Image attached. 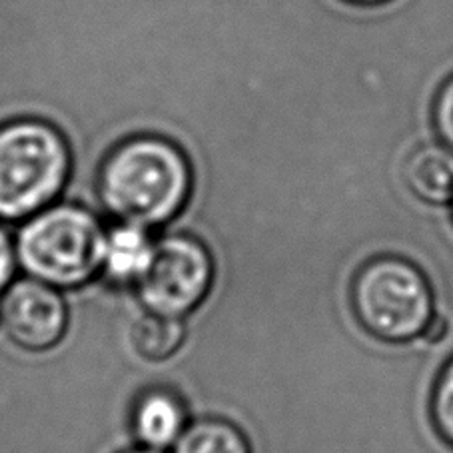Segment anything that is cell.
I'll list each match as a JSON object with an SVG mask.
<instances>
[{
	"instance_id": "obj_1",
	"label": "cell",
	"mask_w": 453,
	"mask_h": 453,
	"mask_svg": "<svg viewBox=\"0 0 453 453\" xmlns=\"http://www.w3.org/2000/svg\"><path fill=\"white\" fill-rule=\"evenodd\" d=\"M192 182V166L182 148L164 136L138 134L106 154L96 190L116 220L152 230L182 214Z\"/></svg>"
},
{
	"instance_id": "obj_2",
	"label": "cell",
	"mask_w": 453,
	"mask_h": 453,
	"mask_svg": "<svg viewBox=\"0 0 453 453\" xmlns=\"http://www.w3.org/2000/svg\"><path fill=\"white\" fill-rule=\"evenodd\" d=\"M104 242V226L90 210L52 204L22 222L14 250L28 278L76 290L103 274Z\"/></svg>"
},
{
	"instance_id": "obj_3",
	"label": "cell",
	"mask_w": 453,
	"mask_h": 453,
	"mask_svg": "<svg viewBox=\"0 0 453 453\" xmlns=\"http://www.w3.org/2000/svg\"><path fill=\"white\" fill-rule=\"evenodd\" d=\"M73 172L62 132L41 119L0 124V220L25 222L52 206Z\"/></svg>"
},
{
	"instance_id": "obj_4",
	"label": "cell",
	"mask_w": 453,
	"mask_h": 453,
	"mask_svg": "<svg viewBox=\"0 0 453 453\" xmlns=\"http://www.w3.org/2000/svg\"><path fill=\"white\" fill-rule=\"evenodd\" d=\"M351 308L373 338L413 342L435 316L434 292L416 264L384 256L362 265L351 284Z\"/></svg>"
},
{
	"instance_id": "obj_5",
	"label": "cell",
	"mask_w": 453,
	"mask_h": 453,
	"mask_svg": "<svg viewBox=\"0 0 453 453\" xmlns=\"http://www.w3.org/2000/svg\"><path fill=\"white\" fill-rule=\"evenodd\" d=\"M214 272L204 242L190 234H168L156 240L152 262L134 290L146 311L184 319L208 298Z\"/></svg>"
},
{
	"instance_id": "obj_6",
	"label": "cell",
	"mask_w": 453,
	"mask_h": 453,
	"mask_svg": "<svg viewBox=\"0 0 453 453\" xmlns=\"http://www.w3.org/2000/svg\"><path fill=\"white\" fill-rule=\"evenodd\" d=\"M0 326L20 349L49 351L66 335V302L60 290L35 278L14 280L0 298Z\"/></svg>"
},
{
	"instance_id": "obj_7",
	"label": "cell",
	"mask_w": 453,
	"mask_h": 453,
	"mask_svg": "<svg viewBox=\"0 0 453 453\" xmlns=\"http://www.w3.org/2000/svg\"><path fill=\"white\" fill-rule=\"evenodd\" d=\"M188 424L184 402L178 394L164 388H152L140 394L132 408V434L144 449H172Z\"/></svg>"
},
{
	"instance_id": "obj_8",
	"label": "cell",
	"mask_w": 453,
	"mask_h": 453,
	"mask_svg": "<svg viewBox=\"0 0 453 453\" xmlns=\"http://www.w3.org/2000/svg\"><path fill=\"white\" fill-rule=\"evenodd\" d=\"M156 240L150 230L136 224L119 222L106 230L103 278L114 286H136L152 262Z\"/></svg>"
},
{
	"instance_id": "obj_9",
	"label": "cell",
	"mask_w": 453,
	"mask_h": 453,
	"mask_svg": "<svg viewBox=\"0 0 453 453\" xmlns=\"http://www.w3.org/2000/svg\"><path fill=\"white\" fill-rule=\"evenodd\" d=\"M403 176L419 200L429 204L453 202V150L448 146L427 144L413 150Z\"/></svg>"
},
{
	"instance_id": "obj_10",
	"label": "cell",
	"mask_w": 453,
	"mask_h": 453,
	"mask_svg": "<svg viewBox=\"0 0 453 453\" xmlns=\"http://www.w3.org/2000/svg\"><path fill=\"white\" fill-rule=\"evenodd\" d=\"M172 453H252L248 437L228 419L190 421Z\"/></svg>"
},
{
	"instance_id": "obj_11",
	"label": "cell",
	"mask_w": 453,
	"mask_h": 453,
	"mask_svg": "<svg viewBox=\"0 0 453 453\" xmlns=\"http://www.w3.org/2000/svg\"><path fill=\"white\" fill-rule=\"evenodd\" d=\"M186 324L182 318L146 311L132 327V346L146 362H166L184 346Z\"/></svg>"
},
{
	"instance_id": "obj_12",
	"label": "cell",
	"mask_w": 453,
	"mask_h": 453,
	"mask_svg": "<svg viewBox=\"0 0 453 453\" xmlns=\"http://www.w3.org/2000/svg\"><path fill=\"white\" fill-rule=\"evenodd\" d=\"M432 416L437 432L453 445V357L445 364L432 395Z\"/></svg>"
},
{
	"instance_id": "obj_13",
	"label": "cell",
	"mask_w": 453,
	"mask_h": 453,
	"mask_svg": "<svg viewBox=\"0 0 453 453\" xmlns=\"http://www.w3.org/2000/svg\"><path fill=\"white\" fill-rule=\"evenodd\" d=\"M434 124L443 146L453 150V76L437 92L434 104Z\"/></svg>"
},
{
	"instance_id": "obj_14",
	"label": "cell",
	"mask_w": 453,
	"mask_h": 453,
	"mask_svg": "<svg viewBox=\"0 0 453 453\" xmlns=\"http://www.w3.org/2000/svg\"><path fill=\"white\" fill-rule=\"evenodd\" d=\"M17 250L6 230L0 226V292H4L14 282V270H17Z\"/></svg>"
},
{
	"instance_id": "obj_15",
	"label": "cell",
	"mask_w": 453,
	"mask_h": 453,
	"mask_svg": "<svg viewBox=\"0 0 453 453\" xmlns=\"http://www.w3.org/2000/svg\"><path fill=\"white\" fill-rule=\"evenodd\" d=\"M445 332H448V324H445V319L441 316L435 314L434 319H432V324H429L427 330L424 332V340L437 343L443 338Z\"/></svg>"
},
{
	"instance_id": "obj_16",
	"label": "cell",
	"mask_w": 453,
	"mask_h": 453,
	"mask_svg": "<svg viewBox=\"0 0 453 453\" xmlns=\"http://www.w3.org/2000/svg\"><path fill=\"white\" fill-rule=\"evenodd\" d=\"M348 3H354V4H380V3H386V0H348Z\"/></svg>"
},
{
	"instance_id": "obj_17",
	"label": "cell",
	"mask_w": 453,
	"mask_h": 453,
	"mask_svg": "<svg viewBox=\"0 0 453 453\" xmlns=\"http://www.w3.org/2000/svg\"><path fill=\"white\" fill-rule=\"evenodd\" d=\"M124 453H164V451H152V449H144V448H138V449H130V451H124Z\"/></svg>"
}]
</instances>
